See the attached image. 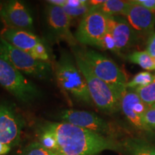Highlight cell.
<instances>
[{"mask_svg": "<svg viewBox=\"0 0 155 155\" xmlns=\"http://www.w3.org/2000/svg\"><path fill=\"white\" fill-rule=\"evenodd\" d=\"M140 99L147 106H151L155 104V75L150 83L144 86H140L134 90Z\"/></svg>", "mask_w": 155, "mask_h": 155, "instance_id": "d6986e66", "label": "cell"}, {"mask_svg": "<svg viewBox=\"0 0 155 155\" xmlns=\"http://www.w3.org/2000/svg\"><path fill=\"white\" fill-rule=\"evenodd\" d=\"M43 128L53 133L58 152L64 155H97L104 150L118 151L121 148L110 137L65 122H49Z\"/></svg>", "mask_w": 155, "mask_h": 155, "instance_id": "6da1fadb", "label": "cell"}, {"mask_svg": "<svg viewBox=\"0 0 155 155\" xmlns=\"http://www.w3.org/2000/svg\"><path fill=\"white\" fill-rule=\"evenodd\" d=\"M91 6L89 1L84 0H67V3L63 7L65 12L73 19L81 15L86 14L90 10Z\"/></svg>", "mask_w": 155, "mask_h": 155, "instance_id": "e0dca14e", "label": "cell"}, {"mask_svg": "<svg viewBox=\"0 0 155 155\" xmlns=\"http://www.w3.org/2000/svg\"><path fill=\"white\" fill-rule=\"evenodd\" d=\"M48 2L49 5L63 7L67 3V0H50V1H48Z\"/></svg>", "mask_w": 155, "mask_h": 155, "instance_id": "f1b7e54d", "label": "cell"}, {"mask_svg": "<svg viewBox=\"0 0 155 155\" xmlns=\"http://www.w3.org/2000/svg\"><path fill=\"white\" fill-rule=\"evenodd\" d=\"M128 59L131 63L137 64L147 71L155 70L154 58L151 57L146 51L134 52L128 56Z\"/></svg>", "mask_w": 155, "mask_h": 155, "instance_id": "ffe728a7", "label": "cell"}, {"mask_svg": "<svg viewBox=\"0 0 155 155\" xmlns=\"http://www.w3.org/2000/svg\"><path fill=\"white\" fill-rule=\"evenodd\" d=\"M1 38L14 47L28 53L42 40L30 31L14 28H4L1 32Z\"/></svg>", "mask_w": 155, "mask_h": 155, "instance_id": "9a60e30c", "label": "cell"}, {"mask_svg": "<svg viewBox=\"0 0 155 155\" xmlns=\"http://www.w3.org/2000/svg\"><path fill=\"white\" fill-rule=\"evenodd\" d=\"M47 19L50 28L57 35L67 40L71 45H75L76 40L70 30L72 19L63 7L49 5L47 7Z\"/></svg>", "mask_w": 155, "mask_h": 155, "instance_id": "5bb4252c", "label": "cell"}, {"mask_svg": "<svg viewBox=\"0 0 155 155\" xmlns=\"http://www.w3.org/2000/svg\"><path fill=\"white\" fill-rule=\"evenodd\" d=\"M137 3L145 8L155 13V0H135Z\"/></svg>", "mask_w": 155, "mask_h": 155, "instance_id": "83f0119b", "label": "cell"}, {"mask_svg": "<svg viewBox=\"0 0 155 155\" xmlns=\"http://www.w3.org/2000/svg\"><path fill=\"white\" fill-rule=\"evenodd\" d=\"M154 75L150 72L144 71V72H140L137 74L133 79L129 82L127 83V88H137L138 87L144 86L150 83L154 78Z\"/></svg>", "mask_w": 155, "mask_h": 155, "instance_id": "44dd1931", "label": "cell"}, {"mask_svg": "<svg viewBox=\"0 0 155 155\" xmlns=\"http://www.w3.org/2000/svg\"><path fill=\"white\" fill-rule=\"evenodd\" d=\"M0 85L24 103L32 101L41 96L35 85L23 76L20 71L0 58Z\"/></svg>", "mask_w": 155, "mask_h": 155, "instance_id": "8992f818", "label": "cell"}, {"mask_svg": "<svg viewBox=\"0 0 155 155\" xmlns=\"http://www.w3.org/2000/svg\"><path fill=\"white\" fill-rule=\"evenodd\" d=\"M63 122L111 138L115 134L116 129L109 123L101 119L96 114L86 111L65 109L59 115Z\"/></svg>", "mask_w": 155, "mask_h": 155, "instance_id": "ba28073f", "label": "cell"}, {"mask_svg": "<svg viewBox=\"0 0 155 155\" xmlns=\"http://www.w3.org/2000/svg\"><path fill=\"white\" fill-rule=\"evenodd\" d=\"M56 79L61 88L68 93L78 101L91 104L92 99L84 76L67 54H63L56 63Z\"/></svg>", "mask_w": 155, "mask_h": 155, "instance_id": "3957f363", "label": "cell"}, {"mask_svg": "<svg viewBox=\"0 0 155 155\" xmlns=\"http://www.w3.org/2000/svg\"><path fill=\"white\" fill-rule=\"evenodd\" d=\"M154 65H155V58H154Z\"/></svg>", "mask_w": 155, "mask_h": 155, "instance_id": "1f68e13d", "label": "cell"}, {"mask_svg": "<svg viewBox=\"0 0 155 155\" xmlns=\"http://www.w3.org/2000/svg\"><path fill=\"white\" fill-rule=\"evenodd\" d=\"M126 13L128 22L138 34L151 35L154 33L155 13L139 5L135 1H129Z\"/></svg>", "mask_w": 155, "mask_h": 155, "instance_id": "4fadbf2b", "label": "cell"}, {"mask_svg": "<svg viewBox=\"0 0 155 155\" xmlns=\"http://www.w3.org/2000/svg\"><path fill=\"white\" fill-rule=\"evenodd\" d=\"M0 58L10 63L20 72L38 78H48L51 75V66L48 62L35 60L28 53L14 47L1 37Z\"/></svg>", "mask_w": 155, "mask_h": 155, "instance_id": "277c9868", "label": "cell"}, {"mask_svg": "<svg viewBox=\"0 0 155 155\" xmlns=\"http://www.w3.org/2000/svg\"><path fill=\"white\" fill-rule=\"evenodd\" d=\"M129 5V1L107 0L104 1L101 5L94 7L107 16H117L119 15L125 16Z\"/></svg>", "mask_w": 155, "mask_h": 155, "instance_id": "2e32d148", "label": "cell"}, {"mask_svg": "<svg viewBox=\"0 0 155 155\" xmlns=\"http://www.w3.org/2000/svg\"><path fill=\"white\" fill-rule=\"evenodd\" d=\"M28 53L35 60L43 62L49 61V55L45 45L40 42L33 49L28 52Z\"/></svg>", "mask_w": 155, "mask_h": 155, "instance_id": "cb8c5ba5", "label": "cell"}, {"mask_svg": "<svg viewBox=\"0 0 155 155\" xmlns=\"http://www.w3.org/2000/svg\"><path fill=\"white\" fill-rule=\"evenodd\" d=\"M77 66L86 79L92 101L102 111L114 113L121 108V95L110 86L92 71L79 50L74 51Z\"/></svg>", "mask_w": 155, "mask_h": 155, "instance_id": "7a4b0ae2", "label": "cell"}, {"mask_svg": "<svg viewBox=\"0 0 155 155\" xmlns=\"http://www.w3.org/2000/svg\"><path fill=\"white\" fill-rule=\"evenodd\" d=\"M146 52L152 58H155V33L151 35L149 38Z\"/></svg>", "mask_w": 155, "mask_h": 155, "instance_id": "4316f807", "label": "cell"}, {"mask_svg": "<svg viewBox=\"0 0 155 155\" xmlns=\"http://www.w3.org/2000/svg\"><path fill=\"white\" fill-rule=\"evenodd\" d=\"M79 52L94 74L123 96L127 90L126 86L128 82L125 73L111 59L94 50Z\"/></svg>", "mask_w": 155, "mask_h": 155, "instance_id": "5b68a950", "label": "cell"}, {"mask_svg": "<svg viewBox=\"0 0 155 155\" xmlns=\"http://www.w3.org/2000/svg\"><path fill=\"white\" fill-rule=\"evenodd\" d=\"M154 105H155V104H154Z\"/></svg>", "mask_w": 155, "mask_h": 155, "instance_id": "d6a6232c", "label": "cell"}, {"mask_svg": "<svg viewBox=\"0 0 155 155\" xmlns=\"http://www.w3.org/2000/svg\"><path fill=\"white\" fill-rule=\"evenodd\" d=\"M0 17L6 28L32 30L33 19L24 4L17 0L8 1L0 5Z\"/></svg>", "mask_w": 155, "mask_h": 155, "instance_id": "9c48e42d", "label": "cell"}, {"mask_svg": "<svg viewBox=\"0 0 155 155\" xmlns=\"http://www.w3.org/2000/svg\"><path fill=\"white\" fill-rule=\"evenodd\" d=\"M148 107L134 91L127 90L121 97V108L129 122L139 130L153 134L152 129L144 119V114Z\"/></svg>", "mask_w": 155, "mask_h": 155, "instance_id": "8fae6325", "label": "cell"}, {"mask_svg": "<svg viewBox=\"0 0 155 155\" xmlns=\"http://www.w3.org/2000/svg\"><path fill=\"white\" fill-rule=\"evenodd\" d=\"M11 147L0 143V155H6L11 150Z\"/></svg>", "mask_w": 155, "mask_h": 155, "instance_id": "f546056e", "label": "cell"}, {"mask_svg": "<svg viewBox=\"0 0 155 155\" xmlns=\"http://www.w3.org/2000/svg\"><path fill=\"white\" fill-rule=\"evenodd\" d=\"M107 32L113 36L117 53L131 47L138 38L128 21L118 16H107Z\"/></svg>", "mask_w": 155, "mask_h": 155, "instance_id": "7c38bea8", "label": "cell"}, {"mask_svg": "<svg viewBox=\"0 0 155 155\" xmlns=\"http://www.w3.org/2000/svg\"><path fill=\"white\" fill-rule=\"evenodd\" d=\"M39 142L47 150L52 152H58V144L55 137H54L53 133L50 131L42 128L41 134L40 136V141Z\"/></svg>", "mask_w": 155, "mask_h": 155, "instance_id": "7402d4cb", "label": "cell"}, {"mask_svg": "<svg viewBox=\"0 0 155 155\" xmlns=\"http://www.w3.org/2000/svg\"><path fill=\"white\" fill-rule=\"evenodd\" d=\"M56 155H64V154H61V153H58Z\"/></svg>", "mask_w": 155, "mask_h": 155, "instance_id": "4dcf8cb0", "label": "cell"}, {"mask_svg": "<svg viewBox=\"0 0 155 155\" xmlns=\"http://www.w3.org/2000/svg\"><path fill=\"white\" fill-rule=\"evenodd\" d=\"M106 32L107 16L91 7L81 19L75 38L82 44L98 47Z\"/></svg>", "mask_w": 155, "mask_h": 155, "instance_id": "52a82bcc", "label": "cell"}, {"mask_svg": "<svg viewBox=\"0 0 155 155\" xmlns=\"http://www.w3.org/2000/svg\"><path fill=\"white\" fill-rule=\"evenodd\" d=\"M127 147L133 155H155V147L143 140L131 139Z\"/></svg>", "mask_w": 155, "mask_h": 155, "instance_id": "ac0fdd59", "label": "cell"}, {"mask_svg": "<svg viewBox=\"0 0 155 155\" xmlns=\"http://www.w3.org/2000/svg\"><path fill=\"white\" fill-rule=\"evenodd\" d=\"M22 122L10 106H0V143L13 147L20 140Z\"/></svg>", "mask_w": 155, "mask_h": 155, "instance_id": "30bf717a", "label": "cell"}, {"mask_svg": "<svg viewBox=\"0 0 155 155\" xmlns=\"http://www.w3.org/2000/svg\"><path fill=\"white\" fill-rule=\"evenodd\" d=\"M144 121L151 129H155V105L147 108L144 116Z\"/></svg>", "mask_w": 155, "mask_h": 155, "instance_id": "484cf974", "label": "cell"}, {"mask_svg": "<svg viewBox=\"0 0 155 155\" xmlns=\"http://www.w3.org/2000/svg\"><path fill=\"white\" fill-rule=\"evenodd\" d=\"M98 48H102L104 50H108L110 51L114 52L116 53V44L114 42L113 36L111 35V33L106 32L104 38L101 39L99 44H98Z\"/></svg>", "mask_w": 155, "mask_h": 155, "instance_id": "d4e9b609", "label": "cell"}, {"mask_svg": "<svg viewBox=\"0 0 155 155\" xmlns=\"http://www.w3.org/2000/svg\"><path fill=\"white\" fill-rule=\"evenodd\" d=\"M58 153L45 149L40 142H32L22 152V155H56Z\"/></svg>", "mask_w": 155, "mask_h": 155, "instance_id": "603a6c76", "label": "cell"}]
</instances>
